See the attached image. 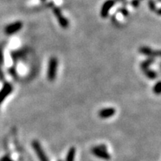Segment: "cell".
I'll return each mask as SVG.
<instances>
[{"label":"cell","mask_w":161,"mask_h":161,"mask_svg":"<svg viewBox=\"0 0 161 161\" xmlns=\"http://www.w3.org/2000/svg\"><path fill=\"white\" fill-rule=\"evenodd\" d=\"M57 69H58V59L55 57L51 58L48 62L47 77L49 81H54L56 78Z\"/></svg>","instance_id":"1"},{"label":"cell","mask_w":161,"mask_h":161,"mask_svg":"<svg viewBox=\"0 0 161 161\" xmlns=\"http://www.w3.org/2000/svg\"><path fill=\"white\" fill-rule=\"evenodd\" d=\"M106 146L104 145H99V146H97L93 148L92 149V153L96 157H98V158H102L103 160H108L110 159V154L106 151Z\"/></svg>","instance_id":"2"},{"label":"cell","mask_w":161,"mask_h":161,"mask_svg":"<svg viewBox=\"0 0 161 161\" xmlns=\"http://www.w3.org/2000/svg\"><path fill=\"white\" fill-rule=\"evenodd\" d=\"M53 13L56 17L57 20H58V22H59L60 25L63 29H67L69 27V21L67 20V18H65L64 16L62 14L60 8L58 7H54L53 8Z\"/></svg>","instance_id":"3"},{"label":"cell","mask_w":161,"mask_h":161,"mask_svg":"<svg viewBox=\"0 0 161 161\" xmlns=\"http://www.w3.org/2000/svg\"><path fill=\"white\" fill-rule=\"evenodd\" d=\"M32 147L34 148V151L37 154L38 158H39L40 161H48L47 157H46V154L43 151V148H41L40 144L39 143V142L37 140H34L32 142Z\"/></svg>","instance_id":"4"},{"label":"cell","mask_w":161,"mask_h":161,"mask_svg":"<svg viewBox=\"0 0 161 161\" xmlns=\"http://www.w3.org/2000/svg\"><path fill=\"white\" fill-rule=\"evenodd\" d=\"M115 3L116 2L114 0H107L104 3L102 8H101V12H100V14H101L102 18H106L108 16L109 12L115 5Z\"/></svg>","instance_id":"5"},{"label":"cell","mask_w":161,"mask_h":161,"mask_svg":"<svg viewBox=\"0 0 161 161\" xmlns=\"http://www.w3.org/2000/svg\"><path fill=\"white\" fill-rule=\"evenodd\" d=\"M22 28V22H13V23L10 24L5 29V32L7 34L10 35V34H13L17 33L19 31H20Z\"/></svg>","instance_id":"6"},{"label":"cell","mask_w":161,"mask_h":161,"mask_svg":"<svg viewBox=\"0 0 161 161\" xmlns=\"http://www.w3.org/2000/svg\"><path fill=\"white\" fill-rule=\"evenodd\" d=\"M139 52L143 55H146L148 57H159L160 55V51H155L152 48L149 47H147V46H141L139 48Z\"/></svg>","instance_id":"7"},{"label":"cell","mask_w":161,"mask_h":161,"mask_svg":"<svg viewBox=\"0 0 161 161\" xmlns=\"http://www.w3.org/2000/svg\"><path fill=\"white\" fill-rule=\"evenodd\" d=\"M116 113V110L112 107L110 108H105L102 109L98 112V117L102 119H107L110 118V117H113Z\"/></svg>","instance_id":"8"},{"label":"cell","mask_w":161,"mask_h":161,"mask_svg":"<svg viewBox=\"0 0 161 161\" xmlns=\"http://www.w3.org/2000/svg\"><path fill=\"white\" fill-rule=\"evenodd\" d=\"M12 91V86L11 84H6L4 86L2 87V89L0 91V103L2 102L3 100L6 98Z\"/></svg>","instance_id":"9"},{"label":"cell","mask_w":161,"mask_h":161,"mask_svg":"<svg viewBox=\"0 0 161 161\" xmlns=\"http://www.w3.org/2000/svg\"><path fill=\"white\" fill-rule=\"evenodd\" d=\"M143 72H144V73H145V75H146L147 77L148 78V79H157V74L156 73L155 71L151 70L148 68L145 69V70H143Z\"/></svg>","instance_id":"10"},{"label":"cell","mask_w":161,"mask_h":161,"mask_svg":"<svg viewBox=\"0 0 161 161\" xmlns=\"http://www.w3.org/2000/svg\"><path fill=\"white\" fill-rule=\"evenodd\" d=\"M75 148L74 147L70 148L68 153H67V160L66 161H74L75 160Z\"/></svg>","instance_id":"11"},{"label":"cell","mask_w":161,"mask_h":161,"mask_svg":"<svg viewBox=\"0 0 161 161\" xmlns=\"http://www.w3.org/2000/svg\"><path fill=\"white\" fill-rule=\"evenodd\" d=\"M154 61H155V60L151 58H148V59L145 60V61H143V63H141V69L143 70H145V69L148 68V67H149L151 63H153Z\"/></svg>","instance_id":"12"},{"label":"cell","mask_w":161,"mask_h":161,"mask_svg":"<svg viewBox=\"0 0 161 161\" xmlns=\"http://www.w3.org/2000/svg\"><path fill=\"white\" fill-rule=\"evenodd\" d=\"M148 6H149V8L152 11H155V12L157 11V13H158V15L160 14V10H157V8H156V6H155V3L153 0H149V1H148Z\"/></svg>","instance_id":"13"},{"label":"cell","mask_w":161,"mask_h":161,"mask_svg":"<svg viewBox=\"0 0 161 161\" xmlns=\"http://www.w3.org/2000/svg\"><path fill=\"white\" fill-rule=\"evenodd\" d=\"M153 92L155 93V94H160V81H158V82H157L155 86H154Z\"/></svg>","instance_id":"14"},{"label":"cell","mask_w":161,"mask_h":161,"mask_svg":"<svg viewBox=\"0 0 161 161\" xmlns=\"http://www.w3.org/2000/svg\"><path fill=\"white\" fill-rule=\"evenodd\" d=\"M119 11H120L125 17H127L128 15V10L126 9V8H121V9L119 10Z\"/></svg>","instance_id":"15"},{"label":"cell","mask_w":161,"mask_h":161,"mask_svg":"<svg viewBox=\"0 0 161 161\" xmlns=\"http://www.w3.org/2000/svg\"><path fill=\"white\" fill-rule=\"evenodd\" d=\"M131 4L133 5V6L134 7H138L140 4V0H134V1L131 2Z\"/></svg>","instance_id":"16"},{"label":"cell","mask_w":161,"mask_h":161,"mask_svg":"<svg viewBox=\"0 0 161 161\" xmlns=\"http://www.w3.org/2000/svg\"><path fill=\"white\" fill-rule=\"evenodd\" d=\"M115 2H119V1H122V0H114Z\"/></svg>","instance_id":"17"},{"label":"cell","mask_w":161,"mask_h":161,"mask_svg":"<svg viewBox=\"0 0 161 161\" xmlns=\"http://www.w3.org/2000/svg\"><path fill=\"white\" fill-rule=\"evenodd\" d=\"M41 1H46V0H41Z\"/></svg>","instance_id":"18"}]
</instances>
